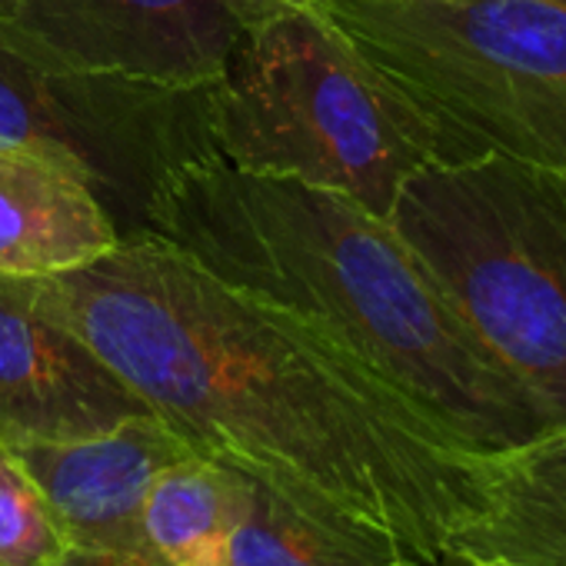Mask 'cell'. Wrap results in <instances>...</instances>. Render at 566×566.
Instances as JSON below:
<instances>
[{
  "label": "cell",
  "mask_w": 566,
  "mask_h": 566,
  "mask_svg": "<svg viewBox=\"0 0 566 566\" xmlns=\"http://www.w3.org/2000/svg\"><path fill=\"white\" fill-rule=\"evenodd\" d=\"M193 453L301 516L400 546L453 549L483 496V453L307 317L137 230L91 266L21 280Z\"/></svg>",
  "instance_id": "1"
},
{
  "label": "cell",
  "mask_w": 566,
  "mask_h": 566,
  "mask_svg": "<svg viewBox=\"0 0 566 566\" xmlns=\"http://www.w3.org/2000/svg\"><path fill=\"white\" fill-rule=\"evenodd\" d=\"M147 230L334 334L463 447L496 453L546 430L394 223L357 200L213 157L174 180Z\"/></svg>",
  "instance_id": "2"
},
{
  "label": "cell",
  "mask_w": 566,
  "mask_h": 566,
  "mask_svg": "<svg viewBox=\"0 0 566 566\" xmlns=\"http://www.w3.org/2000/svg\"><path fill=\"white\" fill-rule=\"evenodd\" d=\"M420 130L433 164L566 170V4L317 0Z\"/></svg>",
  "instance_id": "3"
},
{
  "label": "cell",
  "mask_w": 566,
  "mask_h": 566,
  "mask_svg": "<svg viewBox=\"0 0 566 566\" xmlns=\"http://www.w3.org/2000/svg\"><path fill=\"white\" fill-rule=\"evenodd\" d=\"M390 223L546 427L566 423V170L430 164Z\"/></svg>",
  "instance_id": "4"
},
{
  "label": "cell",
  "mask_w": 566,
  "mask_h": 566,
  "mask_svg": "<svg viewBox=\"0 0 566 566\" xmlns=\"http://www.w3.org/2000/svg\"><path fill=\"white\" fill-rule=\"evenodd\" d=\"M213 147L233 170L324 187L384 220L433 164L407 111L317 8L240 31L213 84Z\"/></svg>",
  "instance_id": "5"
},
{
  "label": "cell",
  "mask_w": 566,
  "mask_h": 566,
  "mask_svg": "<svg viewBox=\"0 0 566 566\" xmlns=\"http://www.w3.org/2000/svg\"><path fill=\"white\" fill-rule=\"evenodd\" d=\"M0 147L77 170L120 237L147 230L174 180L213 147V87L177 91L34 61L0 38Z\"/></svg>",
  "instance_id": "6"
},
{
  "label": "cell",
  "mask_w": 566,
  "mask_h": 566,
  "mask_svg": "<svg viewBox=\"0 0 566 566\" xmlns=\"http://www.w3.org/2000/svg\"><path fill=\"white\" fill-rule=\"evenodd\" d=\"M14 51L157 87H213L240 38L223 0H18L0 18Z\"/></svg>",
  "instance_id": "7"
},
{
  "label": "cell",
  "mask_w": 566,
  "mask_h": 566,
  "mask_svg": "<svg viewBox=\"0 0 566 566\" xmlns=\"http://www.w3.org/2000/svg\"><path fill=\"white\" fill-rule=\"evenodd\" d=\"M11 450L41 486L67 553L117 566L167 563L147 539L144 503L157 473L190 450L154 413L97 437Z\"/></svg>",
  "instance_id": "8"
},
{
  "label": "cell",
  "mask_w": 566,
  "mask_h": 566,
  "mask_svg": "<svg viewBox=\"0 0 566 566\" xmlns=\"http://www.w3.org/2000/svg\"><path fill=\"white\" fill-rule=\"evenodd\" d=\"M154 410L21 280L0 276V443H64L107 433Z\"/></svg>",
  "instance_id": "9"
},
{
  "label": "cell",
  "mask_w": 566,
  "mask_h": 566,
  "mask_svg": "<svg viewBox=\"0 0 566 566\" xmlns=\"http://www.w3.org/2000/svg\"><path fill=\"white\" fill-rule=\"evenodd\" d=\"M117 243L107 207L77 170L24 147H0V276H61Z\"/></svg>",
  "instance_id": "10"
},
{
  "label": "cell",
  "mask_w": 566,
  "mask_h": 566,
  "mask_svg": "<svg viewBox=\"0 0 566 566\" xmlns=\"http://www.w3.org/2000/svg\"><path fill=\"white\" fill-rule=\"evenodd\" d=\"M453 549L516 566H566V423L483 453L480 510Z\"/></svg>",
  "instance_id": "11"
},
{
  "label": "cell",
  "mask_w": 566,
  "mask_h": 566,
  "mask_svg": "<svg viewBox=\"0 0 566 566\" xmlns=\"http://www.w3.org/2000/svg\"><path fill=\"white\" fill-rule=\"evenodd\" d=\"M237 486V473L193 453L160 470L144 503L150 546L170 566H230Z\"/></svg>",
  "instance_id": "12"
},
{
  "label": "cell",
  "mask_w": 566,
  "mask_h": 566,
  "mask_svg": "<svg viewBox=\"0 0 566 566\" xmlns=\"http://www.w3.org/2000/svg\"><path fill=\"white\" fill-rule=\"evenodd\" d=\"M230 566H420L400 546L327 530L240 476Z\"/></svg>",
  "instance_id": "13"
},
{
  "label": "cell",
  "mask_w": 566,
  "mask_h": 566,
  "mask_svg": "<svg viewBox=\"0 0 566 566\" xmlns=\"http://www.w3.org/2000/svg\"><path fill=\"white\" fill-rule=\"evenodd\" d=\"M67 539L18 453L0 443V566H61Z\"/></svg>",
  "instance_id": "14"
},
{
  "label": "cell",
  "mask_w": 566,
  "mask_h": 566,
  "mask_svg": "<svg viewBox=\"0 0 566 566\" xmlns=\"http://www.w3.org/2000/svg\"><path fill=\"white\" fill-rule=\"evenodd\" d=\"M223 8L233 14L240 31H250V28H260L283 14L311 11V8H317V0H223Z\"/></svg>",
  "instance_id": "15"
},
{
  "label": "cell",
  "mask_w": 566,
  "mask_h": 566,
  "mask_svg": "<svg viewBox=\"0 0 566 566\" xmlns=\"http://www.w3.org/2000/svg\"><path fill=\"white\" fill-rule=\"evenodd\" d=\"M420 566H480V559H473V556H467V553L450 549V553H443L440 559H433V563H420Z\"/></svg>",
  "instance_id": "16"
},
{
  "label": "cell",
  "mask_w": 566,
  "mask_h": 566,
  "mask_svg": "<svg viewBox=\"0 0 566 566\" xmlns=\"http://www.w3.org/2000/svg\"><path fill=\"white\" fill-rule=\"evenodd\" d=\"M61 566H117V563H104V559H91V556H77V553H67ZM150 566H170V563H150Z\"/></svg>",
  "instance_id": "17"
},
{
  "label": "cell",
  "mask_w": 566,
  "mask_h": 566,
  "mask_svg": "<svg viewBox=\"0 0 566 566\" xmlns=\"http://www.w3.org/2000/svg\"><path fill=\"white\" fill-rule=\"evenodd\" d=\"M14 4H18V0H0V18H8Z\"/></svg>",
  "instance_id": "18"
},
{
  "label": "cell",
  "mask_w": 566,
  "mask_h": 566,
  "mask_svg": "<svg viewBox=\"0 0 566 566\" xmlns=\"http://www.w3.org/2000/svg\"><path fill=\"white\" fill-rule=\"evenodd\" d=\"M480 566H516V563H506V559H480Z\"/></svg>",
  "instance_id": "19"
},
{
  "label": "cell",
  "mask_w": 566,
  "mask_h": 566,
  "mask_svg": "<svg viewBox=\"0 0 566 566\" xmlns=\"http://www.w3.org/2000/svg\"><path fill=\"white\" fill-rule=\"evenodd\" d=\"M559 4H566V0H559Z\"/></svg>",
  "instance_id": "20"
}]
</instances>
